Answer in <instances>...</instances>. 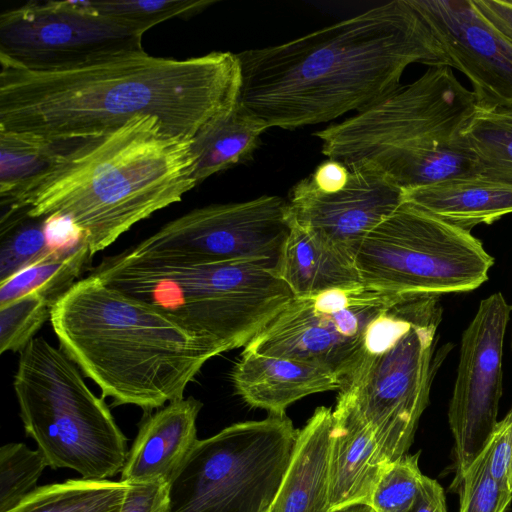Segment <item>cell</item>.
<instances>
[{"label":"cell","instance_id":"cell-1","mask_svg":"<svg viewBox=\"0 0 512 512\" xmlns=\"http://www.w3.org/2000/svg\"><path fill=\"white\" fill-rule=\"evenodd\" d=\"M0 65V131L52 142L99 136L146 115L194 138L237 102L241 82L230 52L179 60L129 51L50 71L3 57Z\"/></svg>","mask_w":512,"mask_h":512},{"label":"cell","instance_id":"cell-2","mask_svg":"<svg viewBox=\"0 0 512 512\" xmlns=\"http://www.w3.org/2000/svg\"><path fill=\"white\" fill-rule=\"evenodd\" d=\"M238 101L268 128L361 112L399 87L414 63L449 66L409 0H393L288 42L237 53Z\"/></svg>","mask_w":512,"mask_h":512},{"label":"cell","instance_id":"cell-3","mask_svg":"<svg viewBox=\"0 0 512 512\" xmlns=\"http://www.w3.org/2000/svg\"><path fill=\"white\" fill-rule=\"evenodd\" d=\"M193 139L146 115L99 136L59 142L50 166L0 205L32 217H68L93 257L197 186Z\"/></svg>","mask_w":512,"mask_h":512},{"label":"cell","instance_id":"cell-4","mask_svg":"<svg viewBox=\"0 0 512 512\" xmlns=\"http://www.w3.org/2000/svg\"><path fill=\"white\" fill-rule=\"evenodd\" d=\"M50 322L60 348L103 398L145 412L184 398L204 364L226 352L93 274L53 304Z\"/></svg>","mask_w":512,"mask_h":512},{"label":"cell","instance_id":"cell-5","mask_svg":"<svg viewBox=\"0 0 512 512\" xmlns=\"http://www.w3.org/2000/svg\"><path fill=\"white\" fill-rule=\"evenodd\" d=\"M472 90L446 65L431 66L356 115L317 131L322 153L369 165L403 190L481 171L461 132L476 110Z\"/></svg>","mask_w":512,"mask_h":512},{"label":"cell","instance_id":"cell-6","mask_svg":"<svg viewBox=\"0 0 512 512\" xmlns=\"http://www.w3.org/2000/svg\"><path fill=\"white\" fill-rule=\"evenodd\" d=\"M90 274L226 351L245 347L294 297L270 260L107 257Z\"/></svg>","mask_w":512,"mask_h":512},{"label":"cell","instance_id":"cell-7","mask_svg":"<svg viewBox=\"0 0 512 512\" xmlns=\"http://www.w3.org/2000/svg\"><path fill=\"white\" fill-rule=\"evenodd\" d=\"M440 296H405L368 326L358 359L339 394L371 427L387 464L407 454L445 358L434 356Z\"/></svg>","mask_w":512,"mask_h":512},{"label":"cell","instance_id":"cell-8","mask_svg":"<svg viewBox=\"0 0 512 512\" xmlns=\"http://www.w3.org/2000/svg\"><path fill=\"white\" fill-rule=\"evenodd\" d=\"M13 387L25 432L49 467L72 469L88 480L122 471L127 438L61 348L34 338L20 352Z\"/></svg>","mask_w":512,"mask_h":512},{"label":"cell","instance_id":"cell-9","mask_svg":"<svg viewBox=\"0 0 512 512\" xmlns=\"http://www.w3.org/2000/svg\"><path fill=\"white\" fill-rule=\"evenodd\" d=\"M363 284L402 296H441L477 289L494 258L471 231L403 203L358 246Z\"/></svg>","mask_w":512,"mask_h":512},{"label":"cell","instance_id":"cell-10","mask_svg":"<svg viewBox=\"0 0 512 512\" xmlns=\"http://www.w3.org/2000/svg\"><path fill=\"white\" fill-rule=\"evenodd\" d=\"M297 433L286 414H269L198 440L170 484L169 512H268Z\"/></svg>","mask_w":512,"mask_h":512},{"label":"cell","instance_id":"cell-11","mask_svg":"<svg viewBox=\"0 0 512 512\" xmlns=\"http://www.w3.org/2000/svg\"><path fill=\"white\" fill-rule=\"evenodd\" d=\"M402 297L363 283L294 296L244 351L312 363L344 381L369 324Z\"/></svg>","mask_w":512,"mask_h":512},{"label":"cell","instance_id":"cell-12","mask_svg":"<svg viewBox=\"0 0 512 512\" xmlns=\"http://www.w3.org/2000/svg\"><path fill=\"white\" fill-rule=\"evenodd\" d=\"M142 36L87 1H30L0 15V57L38 71L144 50Z\"/></svg>","mask_w":512,"mask_h":512},{"label":"cell","instance_id":"cell-13","mask_svg":"<svg viewBox=\"0 0 512 512\" xmlns=\"http://www.w3.org/2000/svg\"><path fill=\"white\" fill-rule=\"evenodd\" d=\"M291 231L288 201L275 195L196 208L127 250L133 256L279 264Z\"/></svg>","mask_w":512,"mask_h":512},{"label":"cell","instance_id":"cell-14","mask_svg":"<svg viewBox=\"0 0 512 512\" xmlns=\"http://www.w3.org/2000/svg\"><path fill=\"white\" fill-rule=\"evenodd\" d=\"M512 306L502 293L483 299L464 330L448 407L456 476L486 446L498 420L503 392V342ZM455 476V477H456Z\"/></svg>","mask_w":512,"mask_h":512},{"label":"cell","instance_id":"cell-15","mask_svg":"<svg viewBox=\"0 0 512 512\" xmlns=\"http://www.w3.org/2000/svg\"><path fill=\"white\" fill-rule=\"evenodd\" d=\"M441 44L449 67L473 86L476 106L512 109V43L472 0H409Z\"/></svg>","mask_w":512,"mask_h":512},{"label":"cell","instance_id":"cell-16","mask_svg":"<svg viewBox=\"0 0 512 512\" xmlns=\"http://www.w3.org/2000/svg\"><path fill=\"white\" fill-rule=\"evenodd\" d=\"M350 168L347 183L324 192L309 177L292 189L291 217L354 257L366 237L403 203V189L369 165Z\"/></svg>","mask_w":512,"mask_h":512},{"label":"cell","instance_id":"cell-17","mask_svg":"<svg viewBox=\"0 0 512 512\" xmlns=\"http://www.w3.org/2000/svg\"><path fill=\"white\" fill-rule=\"evenodd\" d=\"M201 408L199 400L188 397L154 413L146 412L128 451L121 480L171 484L199 440L196 422Z\"/></svg>","mask_w":512,"mask_h":512},{"label":"cell","instance_id":"cell-18","mask_svg":"<svg viewBox=\"0 0 512 512\" xmlns=\"http://www.w3.org/2000/svg\"><path fill=\"white\" fill-rule=\"evenodd\" d=\"M387 465L371 427L353 404L338 394L330 432V511L354 503L369 504Z\"/></svg>","mask_w":512,"mask_h":512},{"label":"cell","instance_id":"cell-19","mask_svg":"<svg viewBox=\"0 0 512 512\" xmlns=\"http://www.w3.org/2000/svg\"><path fill=\"white\" fill-rule=\"evenodd\" d=\"M231 379L236 393L254 408L284 415L296 401L314 393L340 390L341 377L321 366L244 351Z\"/></svg>","mask_w":512,"mask_h":512},{"label":"cell","instance_id":"cell-20","mask_svg":"<svg viewBox=\"0 0 512 512\" xmlns=\"http://www.w3.org/2000/svg\"><path fill=\"white\" fill-rule=\"evenodd\" d=\"M403 192L405 203L469 231L512 213V179L483 171Z\"/></svg>","mask_w":512,"mask_h":512},{"label":"cell","instance_id":"cell-21","mask_svg":"<svg viewBox=\"0 0 512 512\" xmlns=\"http://www.w3.org/2000/svg\"><path fill=\"white\" fill-rule=\"evenodd\" d=\"M332 410L318 407L298 430L288 468L268 512H330Z\"/></svg>","mask_w":512,"mask_h":512},{"label":"cell","instance_id":"cell-22","mask_svg":"<svg viewBox=\"0 0 512 512\" xmlns=\"http://www.w3.org/2000/svg\"><path fill=\"white\" fill-rule=\"evenodd\" d=\"M278 274L297 297L362 283L352 255L292 217Z\"/></svg>","mask_w":512,"mask_h":512},{"label":"cell","instance_id":"cell-23","mask_svg":"<svg viewBox=\"0 0 512 512\" xmlns=\"http://www.w3.org/2000/svg\"><path fill=\"white\" fill-rule=\"evenodd\" d=\"M267 125L238 100L193 139L197 186L215 173L247 160Z\"/></svg>","mask_w":512,"mask_h":512},{"label":"cell","instance_id":"cell-24","mask_svg":"<svg viewBox=\"0 0 512 512\" xmlns=\"http://www.w3.org/2000/svg\"><path fill=\"white\" fill-rule=\"evenodd\" d=\"M92 256L84 239L57 248L48 257L0 282V306L29 294L53 304L78 280Z\"/></svg>","mask_w":512,"mask_h":512},{"label":"cell","instance_id":"cell-25","mask_svg":"<svg viewBox=\"0 0 512 512\" xmlns=\"http://www.w3.org/2000/svg\"><path fill=\"white\" fill-rule=\"evenodd\" d=\"M129 483L68 479L38 487L9 512H120Z\"/></svg>","mask_w":512,"mask_h":512},{"label":"cell","instance_id":"cell-26","mask_svg":"<svg viewBox=\"0 0 512 512\" xmlns=\"http://www.w3.org/2000/svg\"><path fill=\"white\" fill-rule=\"evenodd\" d=\"M57 248L44 217L29 216L22 208L1 206L0 282L48 257Z\"/></svg>","mask_w":512,"mask_h":512},{"label":"cell","instance_id":"cell-27","mask_svg":"<svg viewBox=\"0 0 512 512\" xmlns=\"http://www.w3.org/2000/svg\"><path fill=\"white\" fill-rule=\"evenodd\" d=\"M461 136L481 171L512 179V109L476 107Z\"/></svg>","mask_w":512,"mask_h":512},{"label":"cell","instance_id":"cell-28","mask_svg":"<svg viewBox=\"0 0 512 512\" xmlns=\"http://www.w3.org/2000/svg\"><path fill=\"white\" fill-rule=\"evenodd\" d=\"M59 142L15 131H0V198L10 196L44 172L52 163Z\"/></svg>","mask_w":512,"mask_h":512},{"label":"cell","instance_id":"cell-29","mask_svg":"<svg viewBox=\"0 0 512 512\" xmlns=\"http://www.w3.org/2000/svg\"><path fill=\"white\" fill-rule=\"evenodd\" d=\"M99 14L144 34L151 27L175 17L192 16L216 0H96L87 1Z\"/></svg>","mask_w":512,"mask_h":512},{"label":"cell","instance_id":"cell-30","mask_svg":"<svg viewBox=\"0 0 512 512\" xmlns=\"http://www.w3.org/2000/svg\"><path fill=\"white\" fill-rule=\"evenodd\" d=\"M38 449L23 443H8L0 448V512H9L35 491L47 467Z\"/></svg>","mask_w":512,"mask_h":512},{"label":"cell","instance_id":"cell-31","mask_svg":"<svg viewBox=\"0 0 512 512\" xmlns=\"http://www.w3.org/2000/svg\"><path fill=\"white\" fill-rule=\"evenodd\" d=\"M453 484L460 495L459 512H506L512 502V492L490 472L487 444Z\"/></svg>","mask_w":512,"mask_h":512},{"label":"cell","instance_id":"cell-32","mask_svg":"<svg viewBox=\"0 0 512 512\" xmlns=\"http://www.w3.org/2000/svg\"><path fill=\"white\" fill-rule=\"evenodd\" d=\"M419 455L407 453L385 467L369 502L375 512H405L412 505L424 477Z\"/></svg>","mask_w":512,"mask_h":512},{"label":"cell","instance_id":"cell-33","mask_svg":"<svg viewBox=\"0 0 512 512\" xmlns=\"http://www.w3.org/2000/svg\"><path fill=\"white\" fill-rule=\"evenodd\" d=\"M52 304L29 294L0 306V352L22 351L50 318Z\"/></svg>","mask_w":512,"mask_h":512},{"label":"cell","instance_id":"cell-34","mask_svg":"<svg viewBox=\"0 0 512 512\" xmlns=\"http://www.w3.org/2000/svg\"><path fill=\"white\" fill-rule=\"evenodd\" d=\"M487 447L491 474L512 492V407L504 418L497 422Z\"/></svg>","mask_w":512,"mask_h":512},{"label":"cell","instance_id":"cell-35","mask_svg":"<svg viewBox=\"0 0 512 512\" xmlns=\"http://www.w3.org/2000/svg\"><path fill=\"white\" fill-rule=\"evenodd\" d=\"M170 483L150 481L129 483L120 512H169Z\"/></svg>","mask_w":512,"mask_h":512},{"label":"cell","instance_id":"cell-36","mask_svg":"<svg viewBox=\"0 0 512 512\" xmlns=\"http://www.w3.org/2000/svg\"><path fill=\"white\" fill-rule=\"evenodd\" d=\"M350 168L345 164L328 159L321 163L308 176L315 187L324 192H332L342 188L348 181Z\"/></svg>","mask_w":512,"mask_h":512},{"label":"cell","instance_id":"cell-37","mask_svg":"<svg viewBox=\"0 0 512 512\" xmlns=\"http://www.w3.org/2000/svg\"><path fill=\"white\" fill-rule=\"evenodd\" d=\"M405 512H447L443 487L437 480L424 475L414 502Z\"/></svg>","mask_w":512,"mask_h":512},{"label":"cell","instance_id":"cell-38","mask_svg":"<svg viewBox=\"0 0 512 512\" xmlns=\"http://www.w3.org/2000/svg\"><path fill=\"white\" fill-rule=\"evenodd\" d=\"M483 16L512 43V0H472Z\"/></svg>","mask_w":512,"mask_h":512},{"label":"cell","instance_id":"cell-39","mask_svg":"<svg viewBox=\"0 0 512 512\" xmlns=\"http://www.w3.org/2000/svg\"><path fill=\"white\" fill-rule=\"evenodd\" d=\"M330 512H375V510L367 503H354L334 509Z\"/></svg>","mask_w":512,"mask_h":512}]
</instances>
